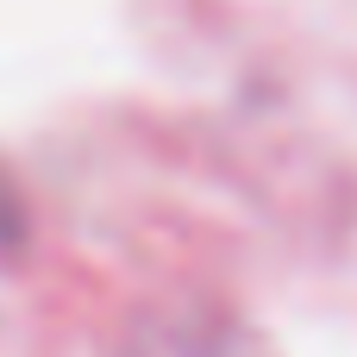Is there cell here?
Masks as SVG:
<instances>
[{"mask_svg": "<svg viewBox=\"0 0 357 357\" xmlns=\"http://www.w3.org/2000/svg\"><path fill=\"white\" fill-rule=\"evenodd\" d=\"M13 238V207H6V195H0V245Z\"/></svg>", "mask_w": 357, "mask_h": 357, "instance_id": "1", "label": "cell"}]
</instances>
